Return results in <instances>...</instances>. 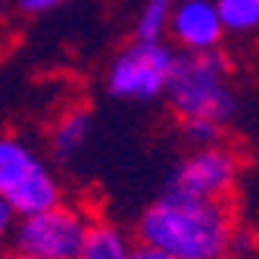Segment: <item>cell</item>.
<instances>
[{"label": "cell", "instance_id": "12", "mask_svg": "<svg viewBox=\"0 0 259 259\" xmlns=\"http://www.w3.org/2000/svg\"><path fill=\"white\" fill-rule=\"evenodd\" d=\"M16 215L10 206H7V200H0V253L7 250V244H10V237H13V228H16Z\"/></svg>", "mask_w": 259, "mask_h": 259}, {"label": "cell", "instance_id": "1", "mask_svg": "<svg viewBox=\"0 0 259 259\" xmlns=\"http://www.w3.org/2000/svg\"><path fill=\"white\" fill-rule=\"evenodd\" d=\"M237 222L228 200H206L169 188L138 219V244L172 259H225Z\"/></svg>", "mask_w": 259, "mask_h": 259}, {"label": "cell", "instance_id": "8", "mask_svg": "<svg viewBox=\"0 0 259 259\" xmlns=\"http://www.w3.org/2000/svg\"><path fill=\"white\" fill-rule=\"evenodd\" d=\"M91 128H94V119L88 109H66L50 128V156L57 162H72L75 156H81L91 141Z\"/></svg>", "mask_w": 259, "mask_h": 259}, {"label": "cell", "instance_id": "9", "mask_svg": "<svg viewBox=\"0 0 259 259\" xmlns=\"http://www.w3.org/2000/svg\"><path fill=\"white\" fill-rule=\"evenodd\" d=\"M132 237L113 222H94L75 259H132Z\"/></svg>", "mask_w": 259, "mask_h": 259}, {"label": "cell", "instance_id": "4", "mask_svg": "<svg viewBox=\"0 0 259 259\" xmlns=\"http://www.w3.org/2000/svg\"><path fill=\"white\" fill-rule=\"evenodd\" d=\"M91 228H94V219L88 209L60 200L53 206L16 219L10 247L44 259H75Z\"/></svg>", "mask_w": 259, "mask_h": 259}, {"label": "cell", "instance_id": "6", "mask_svg": "<svg viewBox=\"0 0 259 259\" xmlns=\"http://www.w3.org/2000/svg\"><path fill=\"white\" fill-rule=\"evenodd\" d=\"M240 178V159L231 147L222 141L200 144L178 162L172 175V188L181 194L206 197V200H228Z\"/></svg>", "mask_w": 259, "mask_h": 259}, {"label": "cell", "instance_id": "10", "mask_svg": "<svg viewBox=\"0 0 259 259\" xmlns=\"http://www.w3.org/2000/svg\"><path fill=\"white\" fill-rule=\"evenodd\" d=\"M222 28L231 34H247L259 28V0H215Z\"/></svg>", "mask_w": 259, "mask_h": 259}, {"label": "cell", "instance_id": "7", "mask_svg": "<svg viewBox=\"0 0 259 259\" xmlns=\"http://www.w3.org/2000/svg\"><path fill=\"white\" fill-rule=\"evenodd\" d=\"M165 34L181 47V53L215 50L225 34L215 0H172Z\"/></svg>", "mask_w": 259, "mask_h": 259}, {"label": "cell", "instance_id": "3", "mask_svg": "<svg viewBox=\"0 0 259 259\" xmlns=\"http://www.w3.org/2000/svg\"><path fill=\"white\" fill-rule=\"evenodd\" d=\"M0 200L16 215L38 212L63 200V184L53 165L16 135H0Z\"/></svg>", "mask_w": 259, "mask_h": 259}, {"label": "cell", "instance_id": "14", "mask_svg": "<svg viewBox=\"0 0 259 259\" xmlns=\"http://www.w3.org/2000/svg\"><path fill=\"white\" fill-rule=\"evenodd\" d=\"M132 259H172V256H165L162 250H153L147 244H135L132 247Z\"/></svg>", "mask_w": 259, "mask_h": 259}, {"label": "cell", "instance_id": "2", "mask_svg": "<svg viewBox=\"0 0 259 259\" xmlns=\"http://www.w3.org/2000/svg\"><path fill=\"white\" fill-rule=\"evenodd\" d=\"M162 97L169 100V109L194 147L219 141L237 113L231 66L219 50L175 53V66Z\"/></svg>", "mask_w": 259, "mask_h": 259}, {"label": "cell", "instance_id": "15", "mask_svg": "<svg viewBox=\"0 0 259 259\" xmlns=\"http://www.w3.org/2000/svg\"><path fill=\"white\" fill-rule=\"evenodd\" d=\"M0 259H44V256H31V253H22V250H7V253H0Z\"/></svg>", "mask_w": 259, "mask_h": 259}, {"label": "cell", "instance_id": "11", "mask_svg": "<svg viewBox=\"0 0 259 259\" xmlns=\"http://www.w3.org/2000/svg\"><path fill=\"white\" fill-rule=\"evenodd\" d=\"M169 10H172V0H144V7L135 19V38L138 41H165Z\"/></svg>", "mask_w": 259, "mask_h": 259}, {"label": "cell", "instance_id": "5", "mask_svg": "<svg viewBox=\"0 0 259 259\" xmlns=\"http://www.w3.org/2000/svg\"><path fill=\"white\" fill-rule=\"evenodd\" d=\"M175 66V50L169 41H132L125 44L106 72V91L116 100L150 103L165 94Z\"/></svg>", "mask_w": 259, "mask_h": 259}, {"label": "cell", "instance_id": "13", "mask_svg": "<svg viewBox=\"0 0 259 259\" xmlns=\"http://www.w3.org/2000/svg\"><path fill=\"white\" fill-rule=\"evenodd\" d=\"M60 4H66V0H16V7H19L22 13H31V16L50 13V10H57Z\"/></svg>", "mask_w": 259, "mask_h": 259}]
</instances>
